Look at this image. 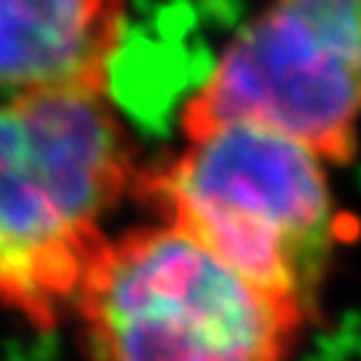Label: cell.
I'll use <instances>...</instances> for the list:
<instances>
[{"mask_svg": "<svg viewBox=\"0 0 361 361\" xmlns=\"http://www.w3.org/2000/svg\"><path fill=\"white\" fill-rule=\"evenodd\" d=\"M137 155L110 97L0 99V308L40 329L75 310L104 217L142 174Z\"/></svg>", "mask_w": 361, "mask_h": 361, "instance_id": "1", "label": "cell"}, {"mask_svg": "<svg viewBox=\"0 0 361 361\" xmlns=\"http://www.w3.org/2000/svg\"><path fill=\"white\" fill-rule=\"evenodd\" d=\"M134 195L246 281L308 310L343 238L326 161L249 123L190 137L140 174Z\"/></svg>", "mask_w": 361, "mask_h": 361, "instance_id": "2", "label": "cell"}, {"mask_svg": "<svg viewBox=\"0 0 361 361\" xmlns=\"http://www.w3.org/2000/svg\"><path fill=\"white\" fill-rule=\"evenodd\" d=\"M73 313L94 361H286L310 316L164 222L107 238Z\"/></svg>", "mask_w": 361, "mask_h": 361, "instance_id": "3", "label": "cell"}, {"mask_svg": "<svg viewBox=\"0 0 361 361\" xmlns=\"http://www.w3.org/2000/svg\"><path fill=\"white\" fill-rule=\"evenodd\" d=\"M225 123L276 131L326 164L350 161L361 126V0H268L182 110L188 140Z\"/></svg>", "mask_w": 361, "mask_h": 361, "instance_id": "4", "label": "cell"}, {"mask_svg": "<svg viewBox=\"0 0 361 361\" xmlns=\"http://www.w3.org/2000/svg\"><path fill=\"white\" fill-rule=\"evenodd\" d=\"M129 0H0V99L110 97Z\"/></svg>", "mask_w": 361, "mask_h": 361, "instance_id": "5", "label": "cell"}]
</instances>
